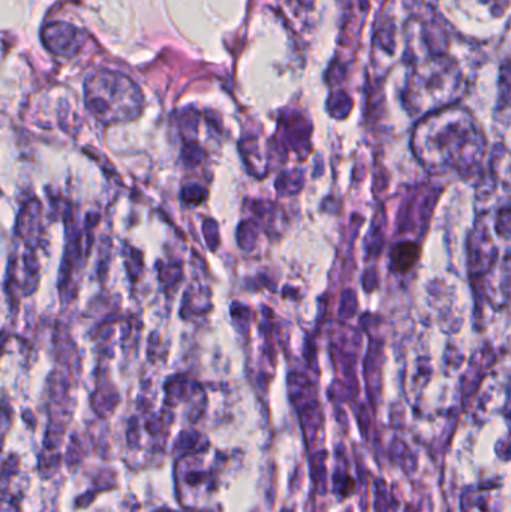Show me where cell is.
I'll return each instance as SVG.
<instances>
[{"label":"cell","instance_id":"obj_1","mask_svg":"<svg viewBox=\"0 0 511 512\" xmlns=\"http://www.w3.org/2000/svg\"><path fill=\"white\" fill-rule=\"evenodd\" d=\"M89 110L104 122H120L137 117L143 96L137 84L114 71H96L84 84Z\"/></svg>","mask_w":511,"mask_h":512},{"label":"cell","instance_id":"obj_2","mask_svg":"<svg viewBox=\"0 0 511 512\" xmlns=\"http://www.w3.org/2000/svg\"><path fill=\"white\" fill-rule=\"evenodd\" d=\"M42 42L56 56L72 57L84 44V33L68 23H50L42 30Z\"/></svg>","mask_w":511,"mask_h":512}]
</instances>
